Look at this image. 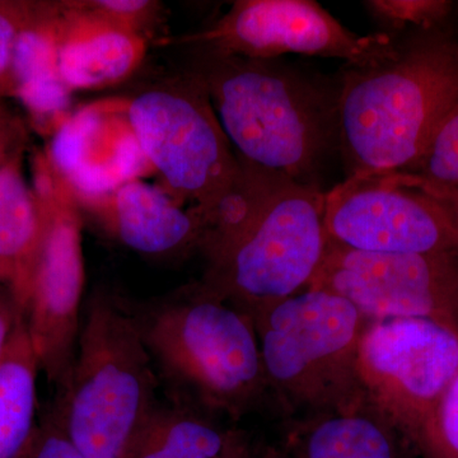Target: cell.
Wrapping results in <instances>:
<instances>
[{"mask_svg":"<svg viewBox=\"0 0 458 458\" xmlns=\"http://www.w3.org/2000/svg\"><path fill=\"white\" fill-rule=\"evenodd\" d=\"M252 458H279L278 454H276V451L271 450V448H267V450L258 452H254V456Z\"/></svg>","mask_w":458,"mask_h":458,"instance_id":"f546056e","label":"cell"},{"mask_svg":"<svg viewBox=\"0 0 458 458\" xmlns=\"http://www.w3.org/2000/svg\"><path fill=\"white\" fill-rule=\"evenodd\" d=\"M27 132L23 123L0 104V174L21 161Z\"/></svg>","mask_w":458,"mask_h":458,"instance_id":"4316f807","label":"cell"},{"mask_svg":"<svg viewBox=\"0 0 458 458\" xmlns=\"http://www.w3.org/2000/svg\"><path fill=\"white\" fill-rule=\"evenodd\" d=\"M458 370V327L424 318L369 322L358 348L367 403L408 447Z\"/></svg>","mask_w":458,"mask_h":458,"instance_id":"9c48e42d","label":"cell"},{"mask_svg":"<svg viewBox=\"0 0 458 458\" xmlns=\"http://www.w3.org/2000/svg\"><path fill=\"white\" fill-rule=\"evenodd\" d=\"M47 157L80 207L89 210L153 170L131 131L125 104L117 107L113 102L72 113L51 135Z\"/></svg>","mask_w":458,"mask_h":458,"instance_id":"4fadbf2b","label":"cell"},{"mask_svg":"<svg viewBox=\"0 0 458 458\" xmlns=\"http://www.w3.org/2000/svg\"><path fill=\"white\" fill-rule=\"evenodd\" d=\"M40 370L26 319L0 360V458H26L35 436L36 381Z\"/></svg>","mask_w":458,"mask_h":458,"instance_id":"ac0fdd59","label":"cell"},{"mask_svg":"<svg viewBox=\"0 0 458 458\" xmlns=\"http://www.w3.org/2000/svg\"><path fill=\"white\" fill-rule=\"evenodd\" d=\"M152 357L131 310L96 294L87 306L73 369L51 417L86 458H129L156 403Z\"/></svg>","mask_w":458,"mask_h":458,"instance_id":"277c9868","label":"cell"},{"mask_svg":"<svg viewBox=\"0 0 458 458\" xmlns=\"http://www.w3.org/2000/svg\"><path fill=\"white\" fill-rule=\"evenodd\" d=\"M391 55L348 66L337 140L349 176L409 171L458 102V38L442 26L396 36Z\"/></svg>","mask_w":458,"mask_h":458,"instance_id":"7a4b0ae2","label":"cell"},{"mask_svg":"<svg viewBox=\"0 0 458 458\" xmlns=\"http://www.w3.org/2000/svg\"><path fill=\"white\" fill-rule=\"evenodd\" d=\"M254 452L245 434L232 430L225 450L216 458H252Z\"/></svg>","mask_w":458,"mask_h":458,"instance_id":"f1b7e54d","label":"cell"},{"mask_svg":"<svg viewBox=\"0 0 458 458\" xmlns=\"http://www.w3.org/2000/svg\"><path fill=\"white\" fill-rule=\"evenodd\" d=\"M406 172L420 174L458 191V102L439 126L420 161Z\"/></svg>","mask_w":458,"mask_h":458,"instance_id":"603a6c76","label":"cell"},{"mask_svg":"<svg viewBox=\"0 0 458 458\" xmlns=\"http://www.w3.org/2000/svg\"><path fill=\"white\" fill-rule=\"evenodd\" d=\"M238 162L232 185L203 214L200 285L249 313L311 284L327 251V192Z\"/></svg>","mask_w":458,"mask_h":458,"instance_id":"6da1fadb","label":"cell"},{"mask_svg":"<svg viewBox=\"0 0 458 458\" xmlns=\"http://www.w3.org/2000/svg\"><path fill=\"white\" fill-rule=\"evenodd\" d=\"M125 108L165 191L201 214L212 209L233 182L240 162L203 84L185 72L141 89Z\"/></svg>","mask_w":458,"mask_h":458,"instance_id":"52a82bcc","label":"cell"},{"mask_svg":"<svg viewBox=\"0 0 458 458\" xmlns=\"http://www.w3.org/2000/svg\"><path fill=\"white\" fill-rule=\"evenodd\" d=\"M25 318L13 294L0 283V360L21 319Z\"/></svg>","mask_w":458,"mask_h":458,"instance_id":"83f0119b","label":"cell"},{"mask_svg":"<svg viewBox=\"0 0 458 458\" xmlns=\"http://www.w3.org/2000/svg\"><path fill=\"white\" fill-rule=\"evenodd\" d=\"M328 240L349 249L458 256V191L406 171L346 177L327 192Z\"/></svg>","mask_w":458,"mask_h":458,"instance_id":"ba28073f","label":"cell"},{"mask_svg":"<svg viewBox=\"0 0 458 458\" xmlns=\"http://www.w3.org/2000/svg\"><path fill=\"white\" fill-rule=\"evenodd\" d=\"M68 4L86 16L143 36L161 8L150 0H75Z\"/></svg>","mask_w":458,"mask_h":458,"instance_id":"cb8c5ba5","label":"cell"},{"mask_svg":"<svg viewBox=\"0 0 458 458\" xmlns=\"http://www.w3.org/2000/svg\"><path fill=\"white\" fill-rule=\"evenodd\" d=\"M364 7L384 33L391 36L428 31L443 26L451 16L454 3L445 0H369Z\"/></svg>","mask_w":458,"mask_h":458,"instance_id":"44dd1931","label":"cell"},{"mask_svg":"<svg viewBox=\"0 0 458 458\" xmlns=\"http://www.w3.org/2000/svg\"><path fill=\"white\" fill-rule=\"evenodd\" d=\"M396 42L384 32L349 31L312 0H238L212 25L174 40L177 47L249 59L300 54L345 60L346 66L378 62L394 53Z\"/></svg>","mask_w":458,"mask_h":458,"instance_id":"8fae6325","label":"cell"},{"mask_svg":"<svg viewBox=\"0 0 458 458\" xmlns=\"http://www.w3.org/2000/svg\"><path fill=\"white\" fill-rule=\"evenodd\" d=\"M47 225V205L26 182L21 161L8 165L0 174V283L23 316Z\"/></svg>","mask_w":458,"mask_h":458,"instance_id":"e0dca14e","label":"cell"},{"mask_svg":"<svg viewBox=\"0 0 458 458\" xmlns=\"http://www.w3.org/2000/svg\"><path fill=\"white\" fill-rule=\"evenodd\" d=\"M231 433L191 406L157 403L129 458H216Z\"/></svg>","mask_w":458,"mask_h":458,"instance_id":"ffe728a7","label":"cell"},{"mask_svg":"<svg viewBox=\"0 0 458 458\" xmlns=\"http://www.w3.org/2000/svg\"><path fill=\"white\" fill-rule=\"evenodd\" d=\"M267 387L286 409L311 418L367 405L358 348L367 319L345 298L307 288L247 313Z\"/></svg>","mask_w":458,"mask_h":458,"instance_id":"8992f818","label":"cell"},{"mask_svg":"<svg viewBox=\"0 0 458 458\" xmlns=\"http://www.w3.org/2000/svg\"><path fill=\"white\" fill-rule=\"evenodd\" d=\"M26 458H86L77 450V447L69 441L68 437L57 426L56 421L47 415L41 426L36 428L31 447L27 452Z\"/></svg>","mask_w":458,"mask_h":458,"instance_id":"484cf974","label":"cell"},{"mask_svg":"<svg viewBox=\"0 0 458 458\" xmlns=\"http://www.w3.org/2000/svg\"><path fill=\"white\" fill-rule=\"evenodd\" d=\"M131 313L171 386L208 411L243 417L269 390L252 318L200 284Z\"/></svg>","mask_w":458,"mask_h":458,"instance_id":"5b68a950","label":"cell"},{"mask_svg":"<svg viewBox=\"0 0 458 458\" xmlns=\"http://www.w3.org/2000/svg\"><path fill=\"white\" fill-rule=\"evenodd\" d=\"M309 288L345 298L367 322L424 318L458 327V256L360 251L328 240Z\"/></svg>","mask_w":458,"mask_h":458,"instance_id":"7c38bea8","label":"cell"},{"mask_svg":"<svg viewBox=\"0 0 458 458\" xmlns=\"http://www.w3.org/2000/svg\"><path fill=\"white\" fill-rule=\"evenodd\" d=\"M307 424L300 441L302 458H408V445L369 403Z\"/></svg>","mask_w":458,"mask_h":458,"instance_id":"d6986e66","label":"cell"},{"mask_svg":"<svg viewBox=\"0 0 458 458\" xmlns=\"http://www.w3.org/2000/svg\"><path fill=\"white\" fill-rule=\"evenodd\" d=\"M35 190L47 205V225L25 319L40 369L57 391L73 369L82 327V223L77 199L50 165L36 170Z\"/></svg>","mask_w":458,"mask_h":458,"instance_id":"30bf717a","label":"cell"},{"mask_svg":"<svg viewBox=\"0 0 458 458\" xmlns=\"http://www.w3.org/2000/svg\"><path fill=\"white\" fill-rule=\"evenodd\" d=\"M45 3L0 2V98L14 96V47L20 33L41 13Z\"/></svg>","mask_w":458,"mask_h":458,"instance_id":"d4e9b609","label":"cell"},{"mask_svg":"<svg viewBox=\"0 0 458 458\" xmlns=\"http://www.w3.org/2000/svg\"><path fill=\"white\" fill-rule=\"evenodd\" d=\"M59 4V71L72 92L106 89L140 68L147 36L80 13L68 2Z\"/></svg>","mask_w":458,"mask_h":458,"instance_id":"9a60e30c","label":"cell"},{"mask_svg":"<svg viewBox=\"0 0 458 458\" xmlns=\"http://www.w3.org/2000/svg\"><path fill=\"white\" fill-rule=\"evenodd\" d=\"M123 245L146 255L199 249L204 223L197 208H185L165 189L143 180L123 183L95 209Z\"/></svg>","mask_w":458,"mask_h":458,"instance_id":"5bb4252c","label":"cell"},{"mask_svg":"<svg viewBox=\"0 0 458 458\" xmlns=\"http://www.w3.org/2000/svg\"><path fill=\"white\" fill-rule=\"evenodd\" d=\"M60 4L45 3L41 13L18 36L14 47V98L51 135L71 116L72 90L59 71Z\"/></svg>","mask_w":458,"mask_h":458,"instance_id":"2e32d148","label":"cell"},{"mask_svg":"<svg viewBox=\"0 0 458 458\" xmlns=\"http://www.w3.org/2000/svg\"><path fill=\"white\" fill-rule=\"evenodd\" d=\"M410 448L420 458H458V370Z\"/></svg>","mask_w":458,"mask_h":458,"instance_id":"7402d4cb","label":"cell"},{"mask_svg":"<svg viewBox=\"0 0 458 458\" xmlns=\"http://www.w3.org/2000/svg\"><path fill=\"white\" fill-rule=\"evenodd\" d=\"M188 73L203 84L238 158L316 185L337 138L339 87L331 89L279 59L198 50Z\"/></svg>","mask_w":458,"mask_h":458,"instance_id":"3957f363","label":"cell"}]
</instances>
